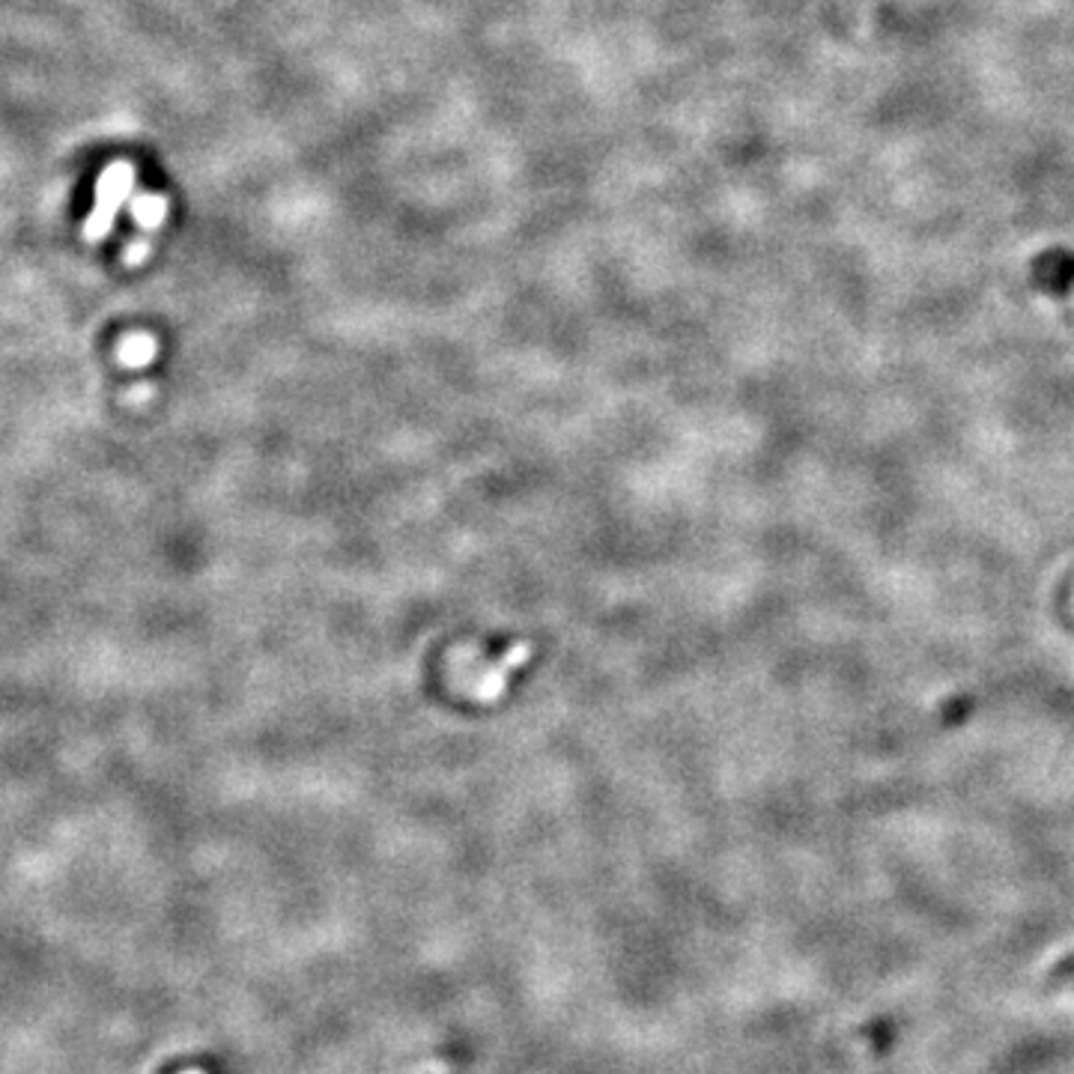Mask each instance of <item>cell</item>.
I'll use <instances>...</instances> for the list:
<instances>
[{
    "mask_svg": "<svg viewBox=\"0 0 1074 1074\" xmlns=\"http://www.w3.org/2000/svg\"><path fill=\"white\" fill-rule=\"evenodd\" d=\"M132 192H135V168L129 161H111L96 183V200H93L90 216L84 221V242L93 245L111 233L117 212Z\"/></svg>",
    "mask_w": 1074,
    "mask_h": 1074,
    "instance_id": "obj_1",
    "label": "cell"
},
{
    "mask_svg": "<svg viewBox=\"0 0 1074 1074\" xmlns=\"http://www.w3.org/2000/svg\"><path fill=\"white\" fill-rule=\"evenodd\" d=\"M183 1074H204V1072H183Z\"/></svg>",
    "mask_w": 1074,
    "mask_h": 1074,
    "instance_id": "obj_6",
    "label": "cell"
},
{
    "mask_svg": "<svg viewBox=\"0 0 1074 1074\" xmlns=\"http://www.w3.org/2000/svg\"><path fill=\"white\" fill-rule=\"evenodd\" d=\"M528 660H532V645H528V642H514L502 660H496L490 672L484 674V681L475 686V698H478L480 705L499 701V698L504 696V689H508V678H511L520 666L528 663Z\"/></svg>",
    "mask_w": 1074,
    "mask_h": 1074,
    "instance_id": "obj_2",
    "label": "cell"
},
{
    "mask_svg": "<svg viewBox=\"0 0 1074 1074\" xmlns=\"http://www.w3.org/2000/svg\"><path fill=\"white\" fill-rule=\"evenodd\" d=\"M159 355V341L147 332H132L126 334L120 346H117V362L123 367H132V370H141V367L152 365V358Z\"/></svg>",
    "mask_w": 1074,
    "mask_h": 1074,
    "instance_id": "obj_4",
    "label": "cell"
},
{
    "mask_svg": "<svg viewBox=\"0 0 1074 1074\" xmlns=\"http://www.w3.org/2000/svg\"><path fill=\"white\" fill-rule=\"evenodd\" d=\"M147 398H152V386H137V389H132L129 391V401H147Z\"/></svg>",
    "mask_w": 1074,
    "mask_h": 1074,
    "instance_id": "obj_5",
    "label": "cell"
},
{
    "mask_svg": "<svg viewBox=\"0 0 1074 1074\" xmlns=\"http://www.w3.org/2000/svg\"><path fill=\"white\" fill-rule=\"evenodd\" d=\"M164 216H168V197L164 195H149V192H141V195L132 197V218L137 224V236H152L156 230L164 224Z\"/></svg>",
    "mask_w": 1074,
    "mask_h": 1074,
    "instance_id": "obj_3",
    "label": "cell"
}]
</instances>
